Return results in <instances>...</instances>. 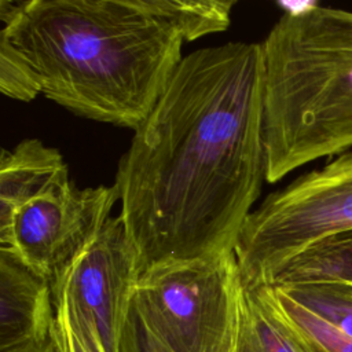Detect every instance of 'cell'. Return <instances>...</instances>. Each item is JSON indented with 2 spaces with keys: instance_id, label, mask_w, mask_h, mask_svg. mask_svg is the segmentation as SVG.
Listing matches in <instances>:
<instances>
[{
  "instance_id": "cell-17",
  "label": "cell",
  "mask_w": 352,
  "mask_h": 352,
  "mask_svg": "<svg viewBox=\"0 0 352 352\" xmlns=\"http://www.w3.org/2000/svg\"><path fill=\"white\" fill-rule=\"evenodd\" d=\"M117 352H170L132 301Z\"/></svg>"
},
{
  "instance_id": "cell-2",
  "label": "cell",
  "mask_w": 352,
  "mask_h": 352,
  "mask_svg": "<svg viewBox=\"0 0 352 352\" xmlns=\"http://www.w3.org/2000/svg\"><path fill=\"white\" fill-rule=\"evenodd\" d=\"M1 34L36 72L41 94L76 116L136 129L182 60L173 23L100 0H22Z\"/></svg>"
},
{
  "instance_id": "cell-22",
  "label": "cell",
  "mask_w": 352,
  "mask_h": 352,
  "mask_svg": "<svg viewBox=\"0 0 352 352\" xmlns=\"http://www.w3.org/2000/svg\"><path fill=\"white\" fill-rule=\"evenodd\" d=\"M235 1H238V0H235Z\"/></svg>"
},
{
  "instance_id": "cell-7",
  "label": "cell",
  "mask_w": 352,
  "mask_h": 352,
  "mask_svg": "<svg viewBox=\"0 0 352 352\" xmlns=\"http://www.w3.org/2000/svg\"><path fill=\"white\" fill-rule=\"evenodd\" d=\"M139 278L138 257L118 214L51 289L63 290L94 323L107 352H117Z\"/></svg>"
},
{
  "instance_id": "cell-1",
  "label": "cell",
  "mask_w": 352,
  "mask_h": 352,
  "mask_svg": "<svg viewBox=\"0 0 352 352\" xmlns=\"http://www.w3.org/2000/svg\"><path fill=\"white\" fill-rule=\"evenodd\" d=\"M263 117L261 44L226 43L182 58L114 180L140 275L235 250L267 182Z\"/></svg>"
},
{
  "instance_id": "cell-16",
  "label": "cell",
  "mask_w": 352,
  "mask_h": 352,
  "mask_svg": "<svg viewBox=\"0 0 352 352\" xmlns=\"http://www.w3.org/2000/svg\"><path fill=\"white\" fill-rule=\"evenodd\" d=\"M0 91L3 95L29 102L41 94L38 77L25 56L0 33Z\"/></svg>"
},
{
  "instance_id": "cell-8",
  "label": "cell",
  "mask_w": 352,
  "mask_h": 352,
  "mask_svg": "<svg viewBox=\"0 0 352 352\" xmlns=\"http://www.w3.org/2000/svg\"><path fill=\"white\" fill-rule=\"evenodd\" d=\"M55 308L48 280L0 248V352L38 346L54 337Z\"/></svg>"
},
{
  "instance_id": "cell-6",
  "label": "cell",
  "mask_w": 352,
  "mask_h": 352,
  "mask_svg": "<svg viewBox=\"0 0 352 352\" xmlns=\"http://www.w3.org/2000/svg\"><path fill=\"white\" fill-rule=\"evenodd\" d=\"M117 201L116 184L80 188L65 179L19 206L0 226V248L54 285L99 235Z\"/></svg>"
},
{
  "instance_id": "cell-19",
  "label": "cell",
  "mask_w": 352,
  "mask_h": 352,
  "mask_svg": "<svg viewBox=\"0 0 352 352\" xmlns=\"http://www.w3.org/2000/svg\"><path fill=\"white\" fill-rule=\"evenodd\" d=\"M16 352H60V349H59V345L56 342L55 333H54V337L48 342H45L43 345H38V346L28 348V349H23V351H16Z\"/></svg>"
},
{
  "instance_id": "cell-20",
  "label": "cell",
  "mask_w": 352,
  "mask_h": 352,
  "mask_svg": "<svg viewBox=\"0 0 352 352\" xmlns=\"http://www.w3.org/2000/svg\"><path fill=\"white\" fill-rule=\"evenodd\" d=\"M16 0H0V12H4L7 11L10 7H12Z\"/></svg>"
},
{
  "instance_id": "cell-10",
  "label": "cell",
  "mask_w": 352,
  "mask_h": 352,
  "mask_svg": "<svg viewBox=\"0 0 352 352\" xmlns=\"http://www.w3.org/2000/svg\"><path fill=\"white\" fill-rule=\"evenodd\" d=\"M352 278V231L330 236L279 267L264 285L290 287Z\"/></svg>"
},
{
  "instance_id": "cell-9",
  "label": "cell",
  "mask_w": 352,
  "mask_h": 352,
  "mask_svg": "<svg viewBox=\"0 0 352 352\" xmlns=\"http://www.w3.org/2000/svg\"><path fill=\"white\" fill-rule=\"evenodd\" d=\"M69 179L62 154L38 139H25L0 157V226L12 213L58 182Z\"/></svg>"
},
{
  "instance_id": "cell-11",
  "label": "cell",
  "mask_w": 352,
  "mask_h": 352,
  "mask_svg": "<svg viewBox=\"0 0 352 352\" xmlns=\"http://www.w3.org/2000/svg\"><path fill=\"white\" fill-rule=\"evenodd\" d=\"M254 289L301 352H352V338L297 302L283 289L268 285Z\"/></svg>"
},
{
  "instance_id": "cell-5",
  "label": "cell",
  "mask_w": 352,
  "mask_h": 352,
  "mask_svg": "<svg viewBox=\"0 0 352 352\" xmlns=\"http://www.w3.org/2000/svg\"><path fill=\"white\" fill-rule=\"evenodd\" d=\"M349 231L352 148L271 192L250 212L235 248L243 285H264L305 249Z\"/></svg>"
},
{
  "instance_id": "cell-12",
  "label": "cell",
  "mask_w": 352,
  "mask_h": 352,
  "mask_svg": "<svg viewBox=\"0 0 352 352\" xmlns=\"http://www.w3.org/2000/svg\"><path fill=\"white\" fill-rule=\"evenodd\" d=\"M165 19L186 41L223 32L231 22L235 0H100Z\"/></svg>"
},
{
  "instance_id": "cell-4",
  "label": "cell",
  "mask_w": 352,
  "mask_h": 352,
  "mask_svg": "<svg viewBox=\"0 0 352 352\" xmlns=\"http://www.w3.org/2000/svg\"><path fill=\"white\" fill-rule=\"evenodd\" d=\"M243 300L235 250L154 265L133 296L170 352H238Z\"/></svg>"
},
{
  "instance_id": "cell-18",
  "label": "cell",
  "mask_w": 352,
  "mask_h": 352,
  "mask_svg": "<svg viewBox=\"0 0 352 352\" xmlns=\"http://www.w3.org/2000/svg\"><path fill=\"white\" fill-rule=\"evenodd\" d=\"M289 15L307 14L318 7V0H276Z\"/></svg>"
},
{
  "instance_id": "cell-21",
  "label": "cell",
  "mask_w": 352,
  "mask_h": 352,
  "mask_svg": "<svg viewBox=\"0 0 352 352\" xmlns=\"http://www.w3.org/2000/svg\"><path fill=\"white\" fill-rule=\"evenodd\" d=\"M338 283H342V285L352 293V278H351V279H346V280H341V282H338Z\"/></svg>"
},
{
  "instance_id": "cell-3",
  "label": "cell",
  "mask_w": 352,
  "mask_h": 352,
  "mask_svg": "<svg viewBox=\"0 0 352 352\" xmlns=\"http://www.w3.org/2000/svg\"><path fill=\"white\" fill-rule=\"evenodd\" d=\"M261 44L267 182L352 148V11L285 14Z\"/></svg>"
},
{
  "instance_id": "cell-14",
  "label": "cell",
  "mask_w": 352,
  "mask_h": 352,
  "mask_svg": "<svg viewBox=\"0 0 352 352\" xmlns=\"http://www.w3.org/2000/svg\"><path fill=\"white\" fill-rule=\"evenodd\" d=\"M344 336L352 338V293L338 282L280 287Z\"/></svg>"
},
{
  "instance_id": "cell-13",
  "label": "cell",
  "mask_w": 352,
  "mask_h": 352,
  "mask_svg": "<svg viewBox=\"0 0 352 352\" xmlns=\"http://www.w3.org/2000/svg\"><path fill=\"white\" fill-rule=\"evenodd\" d=\"M238 352H301L254 287L245 286Z\"/></svg>"
},
{
  "instance_id": "cell-15",
  "label": "cell",
  "mask_w": 352,
  "mask_h": 352,
  "mask_svg": "<svg viewBox=\"0 0 352 352\" xmlns=\"http://www.w3.org/2000/svg\"><path fill=\"white\" fill-rule=\"evenodd\" d=\"M54 333L60 352H107L94 323L70 301L63 290H52Z\"/></svg>"
}]
</instances>
